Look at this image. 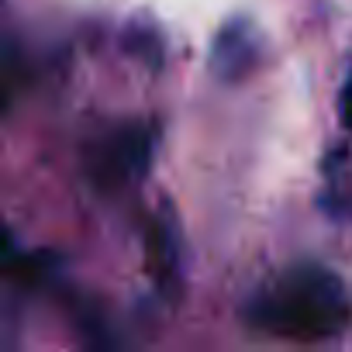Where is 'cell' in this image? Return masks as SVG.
I'll return each mask as SVG.
<instances>
[{
    "mask_svg": "<svg viewBox=\"0 0 352 352\" xmlns=\"http://www.w3.org/2000/svg\"><path fill=\"white\" fill-rule=\"evenodd\" d=\"M252 52H256L252 32L235 21V25H228V28L218 35V42H214V69H218L225 80H239V76L249 73Z\"/></svg>",
    "mask_w": 352,
    "mask_h": 352,
    "instance_id": "cell-2",
    "label": "cell"
},
{
    "mask_svg": "<svg viewBox=\"0 0 352 352\" xmlns=\"http://www.w3.org/2000/svg\"><path fill=\"white\" fill-rule=\"evenodd\" d=\"M266 304H270L273 328L297 338L328 335L345 321V300H342L338 280L314 266L287 276Z\"/></svg>",
    "mask_w": 352,
    "mask_h": 352,
    "instance_id": "cell-1",
    "label": "cell"
}]
</instances>
